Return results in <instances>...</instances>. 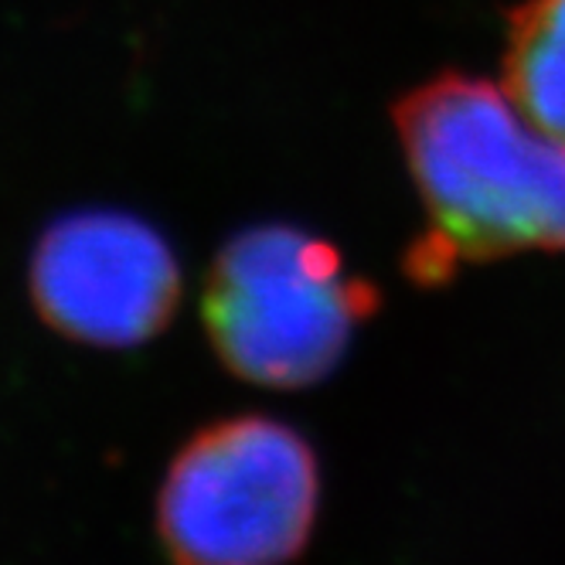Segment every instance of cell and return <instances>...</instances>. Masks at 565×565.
I'll list each match as a JSON object with an SVG mask.
<instances>
[{
    "instance_id": "6da1fadb",
    "label": "cell",
    "mask_w": 565,
    "mask_h": 565,
    "mask_svg": "<svg viewBox=\"0 0 565 565\" xmlns=\"http://www.w3.org/2000/svg\"><path fill=\"white\" fill-rule=\"evenodd\" d=\"M395 130L426 209L406 256L416 282L524 249L565 253V140L504 89L447 72L398 99Z\"/></svg>"
},
{
    "instance_id": "7a4b0ae2",
    "label": "cell",
    "mask_w": 565,
    "mask_h": 565,
    "mask_svg": "<svg viewBox=\"0 0 565 565\" xmlns=\"http://www.w3.org/2000/svg\"><path fill=\"white\" fill-rule=\"evenodd\" d=\"M375 307L372 282L351 276L331 242L294 225H259L228 238L201 303L225 369L273 388L331 375Z\"/></svg>"
},
{
    "instance_id": "3957f363",
    "label": "cell",
    "mask_w": 565,
    "mask_h": 565,
    "mask_svg": "<svg viewBox=\"0 0 565 565\" xmlns=\"http://www.w3.org/2000/svg\"><path fill=\"white\" fill-rule=\"evenodd\" d=\"M317 514L307 439L266 416L201 429L168 470L157 524L174 565H282Z\"/></svg>"
},
{
    "instance_id": "277c9868",
    "label": "cell",
    "mask_w": 565,
    "mask_h": 565,
    "mask_svg": "<svg viewBox=\"0 0 565 565\" xmlns=\"http://www.w3.org/2000/svg\"><path fill=\"white\" fill-rule=\"evenodd\" d=\"M31 297L58 334L127 348L168 328L181 269L153 225L124 212H75L38 242Z\"/></svg>"
},
{
    "instance_id": "5b68a950",
    "label": "cell",
    "mask_w": 565,
    "mask_h": 565,
    "mask_svg": "<svg viewBox=\"0 0 565 565\" xmlns=\"http://www.w3.org/2000/svg\"><path fill=\"white\" fill-rule=\"evenodd\" d=\"M504 93L565 140V0H521L508 18Z\"/></svg>"
}]
</instances>
